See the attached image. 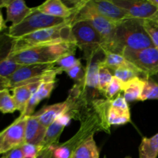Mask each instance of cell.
<instances>
[{"instance_id":"obj_4","label":"cell","mask_w":158,"mask_h":158,"mask_svg":"<svg viewBox=\"0 0 158 158\" xmlns=\"http://www.w3.org/2000/svg\"><path fill=\"white\" fill-rule=\"evenodd\" d=\"M75 43H60L47 45L11 52L9 58L20 65L46 64L56 62L67 53H75Z\"/></svg>"},{"instance_id":"obj_36","label":"cell","mask_w":158,"mask_h":158,"mask_svg":"<svg viewBox=\"0 0 158 158\" xmlns=\"http://www.w3.org/2000/svg\"><path fill=\"white\" fill-rule=\"evenodd\" d=\"M52 152H53L52 146L43 148L35 158H52Z\"/></svg>"},{"instance_id":"obj_9","label":"cell","mask_w":158,"mask_h":158,"mask_svg":"<svg viewBox=\"0 0 158 158\" xmlns=\"http://www.w3.org/2000/svg\"><path fill=\"white\" fill-rule=\"evenodd\" d=\"M55 63L46 64L25 65L17 69L11 77L7 78L9 82L10 89L18 86L32 84V81L38 77H42L49 71L56 69Z\"/></svg>"},{"instance_id":"obj_32","label":"cell","mask_w":158,"mask_h":158,"mask_svg":"<svg viewBox=\"0 0 158 158\" xmlns=\"http://www.w3.org/2000/svg\"><path fill=\"white\" fill-rule=\"evenodd\" d=\"M123 83L121 80H119L118 78L115 77L114 76L112 80H111L109 86H108L107 89L105 94V98L107 100H113L116 95H119L120 92H122V89H123Z\"/></svg>"},{"instance_id":"obj_21","label":"cell","mask_w":158,"mask_h":158,"mask_svg":"<svg viewBox=\"0 0 158 158\" xmlns=\"http://www.w3.org/2000/svg\"><path fill=\"white\" fill-rule=\"evenodd\" d=\"M146 80L136 77L127 83H123L122 92L127 102L140 101V97L144 88Z\"/></svg>"},{"instance_id":"obj_24","label":"cell","mask_w":158,"mask_h":158,"mask_svg":"<svg viewBox=\"0 0 158 158\" xmlns=\"http://www.w3.org/2000/svg\"><path fill=\"white\" fill-rule=\"evenodd\" d=\"M103 53H104V59L101 62V65L109 69L110 71L120 67L133 66L132 63H130L127 60H126L123 56L120 54L110 52H105Z\"/></svg>"},{"instance_id":"obj_8","label":"cell","mask_w":158,"mask_h":158,"mask_svg":"<svg viewBox=\"0 0 158 158\" xmlns=\"http://www.w3.org/2000/svg\"><path fill=\"white\" fill-rule=\"evenodd\" d=\"M122 56L148 78L158 73V47L154 46L137 51L125 49Z\"/></svg>"},{"instance_id":"obj_43","label":"cell","mask_w":158,"mask_h":158,"mask_svg":"<svg viewBox=\"0 0 158 158\" xmlns=\"http://www.w3.org/2000/svg\"><path fill=\"white\" fill-rule=\"evenodd\" d=\"M105 158H106V157H105Z\"/></svg>"},{"instance_id":"obj_5","label":"cell","mask_w":158,"mask_h":158,"mask_svg":"<svg viewBox=\"0 0 158 158\" xmlns=\"http://www.w3.org/2000/svg\"><path fill=\"white\" fill-rule=\"evenodd\" d=\"M80 20H87L93 25L103 38L102 51L103 52H108L114 40L116 27L119 23L117 24L100 15L93 6L91 0H84L70 18L71 24Z\"/></svg>"},{"instance_id":"obj_28","label":"cell","mask_w":158,"mask_h":158,"mask_svg":"<svg viewBox=\"0 0 158 158\" xmlns=\"http://www.w3.org/2000/svg\"><path fill=\"white\" fill-rule=\"evenodd\" d=\"M14 39L9 36L7 32L0 34V63L7 59L13 47Z\"/></svg>"},{"instance_id":"obj_2","label":"cell","mask_w":158,"mask_h":158,"mask_svg":"<svg viewBox=\"0 0 158 158\" xmlns=\"http://www.w3.org/2000/svg\"><path fill=\"white\" fill-rule=\"evenodd\" d=\"M154 46V43L143 27L142 20L130 18L117 26L108 52L122 55L125 49L137 51Z\"/></svg>"},{"instance_id":"obj_35","label":"cell","mask_w":158,"mask_h":158,"mask_svg":"<svg viewBox=\"0 0 158 158\" xmlns=\"http://www.w3.org/2000/svg\"><path fill=\"white\" fill-rule=\"evenodd\" d=\"M2 158H25L21 147L10 150L8 152L5 153L1 157Z\"/></svg>"},{"instance_id":"obj_22","label":"cell","mask_w":158,"mask_h":158,"mask_svg":"<svg viewBox=\"0 0 158 158\" xmlns=\"http://www.w3.org/2000/svg\"><path fill=\"white\" fill-rule=\"evenodd\" d=\"M71 158H100V153L94 136H90L79 145Z\"/></svg>"},{"instance_id":"obj_25","label":"cell","mask_w":158,"mask_h":158,"mask_svg":"<svg viewBox=\"0 0 158 158\" xmlns=\"http://www.w3.org/2000/svg\"><path fill=\"white\" fill-rule=\"evenodd\" d=\"M0 111L2 114H12L16 111L15 102L9 89L0 91Z\"/></svg>"},{"instance_id":"obj_3","label":"cell","mask_w":158,"mask_h":158,"mask_svg":"<svg viewBox=\"0 0 158 158\" xmlns=\"http://www.w3.org/2000/svg\"><path fill=\"white\" fill-rule=\"evenodd\" d=\"M71 29V21L69 19L67 22L59 26L46 28L19 39H14L12 52L47 45L75 43Z\"/></svg>"},{"instance_id":"obj_13","label":"cell","mask_w":158,"mask_h":158,"mask_svg":"<svg viewBox=\"0 0 158 158\" xmlns=\"http://www.w3.org/2000/svg\"><path fill=\"white\" fill-rule=\"evenodd\" d=\"M91 2L96 10L100 15L117 24L123 20L132 18L124 9L114 4L112 0H91Z\"/></svg>"},{"instance_id":"obj_33","label":"cell","mask_w":158,"mask_h":158,"mask_svg":"<svg viewBox=\"0 0 158 158\" xmlns=\"http://www.w3.org/2000/svg\"><path fill=\"white\" fill-rule=\"evenodd\" d=\"M66 73L71 79L75 80L76 82L81 83L86 77V68L83 67L82 63H80L72 69L66 70Z\"/></svg>"},{"instance_id":"obj_38","label":"cell","mask_w":158,"mask_h":158,"mask_svg":"<svg viewBox=\"0 0 158 158\" xmlns=\"http://www.w3.org/2000/svg\"><path fill=\"white\" fill-rule=\"evenodd\" d=\"M6 22L5 21L4 19H3L2 15L1 13V11H0V34H1V32L6 28Z\"/></svg>"},{"instance_id":"obj_7","label":"cell","mask_w":158,"mask_h":158,"mask_svg":"<svg viewBox=\"0 0 158 158\" xmlns=\"http://www.w3.org/2000/svg\"><path fill=\"white\" fill-rule=\"evenodd\" d=\"M68 19L46 15L37 10L36 7H34L33 11L29 16L19 25L11 26L7 33L12 39H19L41 29L63 24Z\"/></svg>"},{"instance_id":"obj_26","label":"cell","mask_w":158,"mask_h":158,"mask_svg":"<svg viewBox=\"0 0 158 158\" xmlns=\"http://www.w3.org/2000/svg\"><path fill=\"white\" fill-rule=\"evenodd\" d=\"M114 75L109 69L102 66L100 63L98 73V89L101 95L105 97V94L112 80Z\"/></svg>"},{"instance_id":"obj_29","label":"cell","mask_w":158,"mask_h":158,"mask_svg":"<svg viewBox=\"0 0 158 158\" xmlns=\"http://www.w3.org/2000/svg\"><path fill=\"white\" fill-rule=\"evenodd\" d=\"M81 63L79 59L75 56V53H67L60 57L56 62V66L61 69L63 72H66L68 69H70Z\"/></svg>"},{"instance_id":"obj_40","label":"cell","mask_w":158,"mask_h":158,"mask_svg":"<svg viewBox=\"0 0 158 158\" xmlns=\"http://www.w3.org/2000/svg\"><path fill=\"white\" fill-rule=\"evenodd\" d=\"M151 2L152 4H154L158 9V0H151Z\"/></svg>"},{"instance_id":"obj_31","label":"cell","mask_w":158,"mask_h":158,"mask_svg":"<svg viewBox=\"0 0 158 158\" xmlns=\"http://www.w3.org/2000/svg\"><path fill=\"white\" fill-rule=\"evenodd\" d=\"M142 23L145 30L149 35L154 46L158 47V21L157 20L145 19L142 20Z\"/></svg>"},{"instance_id":"obj_39","label":"cell","mask_w":158,"mask_h":158,"mask_svg":"<svg viewBox=\"0 0 158 158\" xmlns=\"http://www.w3.org/2000/svg\"><path fill=\"white\" fill-rule=\"evenodd\" d=\"M151 78H152L153 80H154V81H155L156 83H157L158 84V73L157 74H155L154 76H153V77H151Z\"/></svg>"},{"instance_id":"obj_30","label":"cell","mask_w":158,"mask_h":158,"mask_svg":"<svg viewBox=\"0 0 158 158\" xmlns=\"http://www.w3.org/2000/svg\"><path fill=\"white\" fill-rule=\"evenodd\" d=\"M22 66L23 65L18 64L8 57L0 63V77L9 78Z\"/></svg>"},{"instance_id":"obj_10","label":"cell","mask_w":158,"mask_h":158,"mask_svg":"<svg viewBox=\"0 0 158 158\" xmlns=\"http://www.w3.org/2000/svg\"><path fill=\"white\" fill-rule=\"evenodd\" d=\"M26 117H18L7 128L0 132V154L13 148H19L25 143Z\"/></svg>"},{"instance_id":"obj_41","label":"cell","mask_w":158,"mask_h":158,"mask_svg":"<svg viewBox=\"0 0 158 158\" xmlns=\"http://www.w3.org/2000/svg\"><path fill=\"white\" fill-rule=\"evenodd\" d=\"M124 158H131V157H130V156H127V157H124Z\"/></svg>"},{"instance_id":"obj_23","label":"cell","mask_w":158,"mask_h":158,"mask_svg":"<svg viewBox=\"0 0 158 158\" xmlns=\"http://www.w3.org/2000/svg\"><path fill=\"white\" fill-rule=\"evenodd\" d=\"M158 156V134L151 138L143 137L139 147V158H157Z\"/></svg>"},{"instance_id":"obj_11","label":"cell","mask_w":158,"mask_h":158,"mask_svg":"<svg viewBox=\"0 0 158 158\" xmlns=\"http://www.w3.org/2000/svg\"><path fill=\"white\" fill-rule=\"evenodd\" d=\"M119 7L124 9L132 18L152 19L158 12V9L151 0H112Z\"/></svg>"},{"instance_id":"obj_16","label":"cell","mask_w":158,"mask_h":158,"mask_svg":"<svg viewBox=\"0 0 158 158\" xmlns=\"http://www.w3.org/2000/svg\"><path fill=\"white\" fill-rule=\"evenodd\" d=\"M6 22L12 23V26L21 23L33 11V8L28 7L23 0H6Z\"/></svg>"},{"instance_id":"obj_18","label":"cell","mask_w":158,"mask_h":158,"mask_svg":"<svg viewBox=\"0 0 158 158\" xmlns=\"http://www.w3.org/2000/svg\"><path fill=\"white\" fill-rule=\"evenodd\" d=\"M46 129L47 128L43 126L33 116L26 117L25 143L41 147L46 135Z\"/></svg>"},{"instance_id":"obj_12","label":"cell","mask_w":158,"mask_h":158,"mask_svg":"<svg viewBox=\"0 0 158 158\" xmlns=\"http://www.w3.org/2000/svg\"><path fill=\"white\" fill-rule=\"evenodd\" d=\"M107 120L110 126L126 124L131 121V112L124 97L119 94L110 100L107 112Z\"/></svg>"},{"instance_id":"obj_20","label":"cell","mask_w":158,"mask_h":158,"mask_svg":"<svg viewBox=\"0 0 158 158\" xmlns=\"http://www.w3.org/2000/svg\"><path fill=\"white\" fill-rule=\"evenodd\" d=\"M40 84L41 83L26 85L12 89V97L16 106V110L19 111L20 114L24 113L31 97L36 91Z\"/></svg>"},{"instance_id":"obj_34","label":"cell","mask_w":158,"mask_h":158,"mask_svg":"<svg viewBox=\"0 0 158 158\" xmlns=\"http://www.w3.org/2000/svg\"><path fill=\"white\" fill-rule=\"evenodd\" d=\"M21 148L25 155V158H35L38 155L39 153L43 150L41 147L26 143L22 145Z\"/></svg>"},{"instance_id":"obj_19","label":"cell","mask_w":158,"mask_h":158,"mask_svg":"<svg viewBox=\"0 0 158 158\" xmlns=\"http://www.w3.org/2000/svg\"><path fill=\"white\" fill-rule=\"evenodd\" d=\"M55 84L56 82H44V83H42L39 86L36 91L32 95L24 113L23 114H20L19 117L25 118V117L32 116L34 114V111H35L37 105L42 100H43L44 99L49 98L50 97L52 90L55 88Z\"/></svg>"},{"instance_id":"obj_15","label":"cell","mask_w":158,"mask_h":158,"mask_svg":"<svg viewBox=\"0 0 158 158\" xmlns=\"http://www.w3.org/2000/svg\"><path fill=\"white\" fill-rule=\"evenodd\" d=\"M71 120L72 118L67 113L57 117L46 129V135L41 145L42 148L43 149L59 144L60 136L64 128L70 123Z\"/></svg>"},{"instance_id":"obj_42","label":"cell","mask_w":158,"mask_h":158,"mask_svg":"<svg viewBox=\"0 0 158 158\" xmlns=\"http://www.w3.org/2000/svg\"><path fill=\"white\" fill-rule=\"evenodd\" d=\"M0 156H1V154H0ZM0 158H2V157H0Z\"/></svg>"},{"instance_id":"obj_37","label":"cell","mask_w":158,"mask_h":158,"mask_svg":"<svg viewBox=\"0 0 158 158\" xmlns=\"http://www.w3.org/2000/svg\"><path fill=\"white\" fill-rule=\"evenodd\" d=\"M5 89H10L9 80L7 78L0 77V91Z\"/></svg>"},{"instance_id":"obj_14","label":"cell","mask_w":158,"mask_h":158,"mask_svg":"<svg viewBox=\"0 0 158 158\" xmlns=\"http://www.w3.org/2000/svg\"><path fill=\"white\" fill-rule=\"evenodd\" d=\"M82 2H83V0L80 1V3L77 7L74 9H71L66 6L63 2L60 1V0H48V1L43 2V4L36 6V9L40 12L46 14V15L68 19L75 14Z\"/></svg>"},{"instance_id":"obj_17","label":"cell","mask_w":158,"mask_h":158,"mask_svg":"<svg viewBox=\"0 0 158 158\" xmlns=\"http://www.w3.org/2000/svg\"><path fill=\"white\" fill-rule=\"evenodd\" d=\"M69 101L66 100L61 103L45 106L38 112L32 114L43 126L47 128L57 117L66 114L69 108Z\"/></svg>"},{"instance_id":"obj_6","label":"cell","mask_w":158,"mask_h":158,"mask_svg":"<svg viewBox=\"0 0 158 158\" xmlns=\"http://www.w3.org/2000/svg\"><path fill=\"white\" fill-rule=\"evenodd\" d=\"M71 26L76 45L83 52L86 61L102 50L103 38L89 21L80 20Z\"/></svg>"},{"instance_id":"obj_27","label":"cell","mask_w":158,"mask_h":158,"mask_svg":"<svg viewBox=\"0 0 158 158\" xmlns=\"http://www.w3.org/2000/svg\"><path fill=\"white\" fill-rule=\"evenodd\" d=\"M148 100H158V84L151 77L146 80V83L140 101H145Z\"/></svg>"},{"instance_id":"obj_1","label":"cell","mask_w":158,"mask_h":158,"mask_svg":"<svg viewBox=\"0 0 158 158\" xmlns=\"http://www.w3.org/2000/svg\"><path fill=\"white\" fill-rule=\"evenodd\" d=\"M110 100L97 99L92 102L90 108L80 120V127L75 135L61 144L52 146V158H71L76 148L84 140L99 131L110 133L107 112Z\"/></svg>"}]
</instances>
